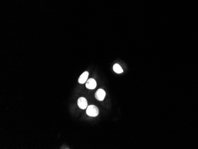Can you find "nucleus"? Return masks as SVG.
<instances>
[{"instance_id":"7ed1b4c3","label":"nucleus","mask_w":198,"mask_h":149,"mask_svg":"<svg viewBox=\"0 0 198 149\" xmlns=\"http://www.w3.org/2000/svg\"><path fill=\"white\" fill-rule=\"evenodd\" d=\"M105 96H106V92L104 90L100 89L98 90L95 93L96 99L99 101H102L104 100Z\"/></svg>"},{"instance_id":"39448f33","label":"nucleus","mask_w":198,"mask_h":149,"mask_svg":"<svg viewBox=\"0 0 198 149\" xmlns=\"http://www.w3.org/2000/svg\"><path fill=\"white\" fill-rule=\"evenodd\" d=\"M88 75H89L88 72L85 71L83 72V73L80 76V77H79L78 83H80V84H84V83H85L87 81Z\"/></svg>"},{"instance_id":"f03ea898","label":"nucleus","mask_w":198,"mask_h":149,"mask_svg":"<svg viewBox=\"0 0 198 149\" xmlns=\"http://www.w3.org/2000/svg\"><path fill=\"white\" fill-rule=\"evenodd\" d=\"M77 104L79 108L81 109H85L88 107V103H87V99L83 97H80L78 99Z\"/></svg>"},{"instance_id":"20e7f679","label":"nucleus","mask_w":198,"mask_h":149,"mask_svg":"<svg viewBox=\"0 0 198 149\" xmlns=\"http://www.w3.org/2000/svg\"><path fill=\"white\" fill-rule=\"evenodd\" d=\"M85 86L87 89L90 90H93L97 86V83L96 80L93 79H90L86 81Z\"/></svg>"},{"instance_id":"f257e3e1","label":"nucleus","mask_w":198,"mask_h":149,"mask_svg":"<svg viewBox=\"0 0 198 149\" xmlns=\"http://www.w3.org/2000/svg\"><path fill=\"white\" fill-rule=\"evenodd\" d=\"M86 113L90 117H96L99 114V108L95 105H89L87 108Z\"/></svg>"},{"instance_id":"423d86ee","label":"nucleus","mask_w":198,"mask_h":149,"mask_svg":"<svg viewBox=\"0 0 198 149\" xmlns=\"http://www.w3.org/2000/svg\"><path fill=\"white\" fill-rule=\"evenodd\" d=\"M113 68L114 71L117 74L122 73L123 71V69L122 68V67L120 66V65L118 64H114L113 65Z\"/></svg>"}]
</instances>
